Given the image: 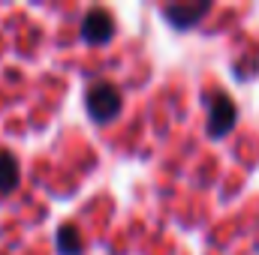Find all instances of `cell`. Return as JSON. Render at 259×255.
Instances as JSON below:
<instances>
[{"mask_svg":"<svg viewBox=\"0 0 259 255\" xmlns=\"http://www.w3.org/2000/svg\"><path fill=\"white\" fill-rule=\"evenodd\" d=\"M84 108H88V117L94 123H112L124 111V96L112 81H97V84L88 87Z\"/></svg>","mask_w":259,"mask_h":255,"instance_id":"1","label":"cell"},{"mask_svg":"<svg viewBox=\"0 0 259 255\" xmlns=\"http://www.w3.org/2000/svg\"><path fill=\"white\" fill-rule=\"evenodd\" d=\"M238 120V105L232 102V96L226 93H214L208 96V135L211 138H223L235 129Z\"/></svg>","mask_w":259,"mask_h":255,"instance_id":"2","label":"cell"},{"mask_svg":"<svg viewBox=\"0 0 259 255\" xmlns=\"http://www.w3.org/2000/svg\"><path fill=\"white\" fill-rule=\"evenodd\" d=\"M78 33H81V39L88 45H106V42H112V36H115V18H112V12L91 9L81 18V30Z\"/></svg>","mask_w":259,"mask_h":255,"instance_id":"3","label":"cell"},{"mask_svg":"<svg viewBox=\"0 0 259 255\" xmlns=\"http://www.w3.org/2000/svg\"><path fill=\"white\" fill-rule=\"evenodd\" d=\"M208 12H211V3H169V6H163V18L175 30H193Z\"/></svg>","mask_w":259,"mask_h":255,"instance_id":"4","label":"cell"},{"mask_svg":"<svg viewBox=\"0 0 259 255\" xmlns=\"http://www.w3.org/2000/svg\"><path fill=\"white\" fill-rule=\"evenodd\" d=\"M18 183H21V165H18L15 153L0 150V198L9 195V192H15Z\"/></svg>","mask_w":259,"mask_h":255,"instance_id":"5","label":"cell"},{"mask_svg":"<svg viewBox=\"0 0 259 255\" xmlns=\"http://www.w3.org/2000/svg\"><path fill=\"white\" fill-rule=\"evenodd\" d=\"M58 252L61 255H81V237H78V228L75 225H61L58 228Z\"/></svg>","mask_w":259,"mask_h":255,"instance_id":"6","label":"cell"}]
</instances>
